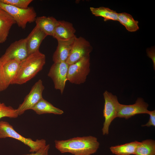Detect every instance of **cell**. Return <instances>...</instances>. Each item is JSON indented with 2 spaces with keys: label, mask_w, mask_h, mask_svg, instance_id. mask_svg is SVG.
I'll return each mask as SVG.
<instances>
[{
  "label": "cell",
  "mask_w": 155,
  "mask_h": 155,
  "mask_svg": "<svg viewBox=\"0 0 155 155\" xmlns=\"http://www.w3.org/2000/svg\"><path fill=\"white\" fill-rule=\"evenodd\" d=\"M55 143L56 148L61 153L74 155H91L97 152L100 146L97 138L90 135L55 140Z\"/></svg>",
  "instance_id": "1"
},
{
  "label": "cell",
  "mask_w": 155,
  "mask_h": 155,
  "mask_svg": "<svg viewBox=\"0 0 155 155\" xmlns=\"http://www.w3.org/2000/svg\"><path fill=\"white\" fill-rule=\"evenodd\" d=\"M46 63L45 55L39 50L29 55L21 61L18 70L11 84H22L34 77L43 68Z\"/></svg>",
  "instance_id": "2"
},
{
  "label": "cell",
  "mask_w": 155,
  "mask_h": 155,
  "mask_svg": "<svg viewBox=\"0 0 155 155\" xmlns=\"http://www.w3.org/2000/svg\"><path fill=\"white\" fill-rule=\"evenodd\" d=\"M10 137L19 140L30 148L29 152H35L46 145L45 140L37 139L33 141L30 138L23 136L17 132L13 126L8 122L3 121H0V138Z\"/></svg>",
  "instance_id": "3"
},
{
  "label": "cell",
  "mask_w": 155,
  "mask_h": 155,
  "mask_svg": "<svg viewBox=\"0 0 155 155\" xmlns=\"http://www.w3.org/2000/svg\"><path fill=\"white\" fill-rule=\"evenodd\" d=\"M0 8L10 15L18 26L23 29L26 28L28 23L35 21L36 18V13L32 7L26 9L19 8L0 1Z\"/></svg>",
  "instance_id": "4"
},
{
  "label": "cell",
  "mask_w": 155,
  "mask_h": 155,
  "mask_svg": "<svg viewBox=\"0 0 155 155\" xmlns=\"http://www.w3.org/2000/svg\"><path fill=\"white\" fill-rule=\"evenodd\" d=\"M104 100L103 115L104 121L102 129L103 135L109 133V127L113 120L117 117L120 103L117 96L106 90L103 94Z\"/></svg>",
  "instance_id": "5"
},
{
  "label": "cell",
  "mask_w": 155,
  "mask_h": 155,
  "mask_svg": "<svg viewBox=\"0 0 155 155\" xmlns=\"http://www.w3.org/2000/svg\"><path fill=\"white\" fill-rule=\"evenodd\" d=\"M90 56L83 58L75 63L69 65L67 80L76 84L84 83L90 73Z\"/></svg>",
  "instance_id": "6"
},
{
  "label": "cell",
  "mask_w": 155,
  "mask_h": 155,
  "mask_svg": "<svg viewBox=\"0 0 155 155\" xmlns=\"http://www.w3.org/2000/svg\"><path fill=\"white\" fill-rule=\"evenodd\" d=\"M69 65L66 62L54 63L48 74L53 82L55 88L59 90L61 94L63 92L67 80Z\"/></svg>",
  "instance_id": "7"
},
{
  "label": "cell",
  "mask_w": 155,
  "mask_h": 155,
  "mask_svg": "<svg viewBox=\"0 0 155 155\" xmlns=\"http://www.w3.org/2000/svg\"><path fill=\"white\" fill-rule=\"evenodd\" d=\"M92 47L89 42L82 37L75 38L69 55L66 62L69 65L73 64L83 58L90 56Z\"/></svg>",
  "instance_id": "8"
},
{
  "label": "cell",
  "mask_w": 155,
  "mask_h": 155,
  "mask_svg": "<svg viewBox=\"0 0 155 155\" xmlns=\"http://www.w3.org/2000/svg\"><path fill=\"white\" fill-rule=\"evenodd\" d=\"M44 87L41 80H38L33 86L23 102L17 109L18 115L23 114L26 110L32 108L43 97L42 94Z\"/></svg>",
  "instance_id": "9"
},
{
  "label": "cell",
  "mask_w": 155,
  "mask_h": 155,
  "mask_svg": "<svg viewBox=\"0 0 155 155\" xmlns=\"http://www.w3.org/2000/svg\"><path fill=\"white\" fill-rule=\"evenodd\" d=\"M26 38L12 43L1 57L2 64L13 59L21 61L28 55L26 46Z\"/></svg>",
  "instance_id": "10"
},
{
  "label": "cell",
  "mask_w": 155,
  "mask_h": 155,
  "mask_svg": "<svg viewBox=\"0 0 155 155\" xmlns=\"http://www.w3.org/2000/svg\"><path fill=\"white\" fill-rule=\"evenodd\" d=\"M148 104L141 98H138L132 104H120L117 117L128 119L135 115L140 114H148Z\"/></svg>",
  "instance_id": "11"
},
{
  "label": "cell",
  "mask_w": 155,
  "mask_h": 155,
  "mask_svg": "<svg viewBox=\"0 0 155 155\" xmlns=\"http://www.w3.org/2000/svg\"><path fill=\"white\" fill-rule=\"evenodd\" d=\"M73 24L64 20L58 21L52 36L57 40H67L76 37Z\"/></svg>",
  "instance_id": "12"
},
{
  "label": "cell",
  "mask_w": 155,
  "mask_h": 155,
  "mask_svg": "<svg viewBox=\"0 0 155 155\" xmlns=\"http://www.w3.org/2000/svg\"><path fill=\"white\" fill-rule=\"evenodd\" d=\"M47 36L38 26L36 25L26 38L28 55L39 50L41 43Z\"/></svg>",
  "instance_id": "13"
},
{
  "label": "cell",
  "mask_w": 155,
  "mask_h": 155,
  "mask_svg": "<svg viewBox=\"0 0 155 155\" xmlns=\"http://www.w3.org/2000/svg\"><path fill=\"white\" fill-rule=\"evenodd\" d=\"M76 37L67 40H57L58 45L52 57L54 63L66 61Z\"/></svg>",
  "instance_id": "14"
},
{
  "label": "cell",
  "mask_w": 155,
  "mask_h": 155,
  "mask_svg": "<svg viewBox=\"0 0 155 155\" xmlns=\"http://www.w3.org/2000/svg\"><path fill=\"white\" fill-rule=\"evenodd\" d=\"M16 23L10 15L2 9L0 10V44L6 41L11 27Z\"/></svg>",
  "instance_id": "15"
},
{
  "label": "cell",
  "mask_w": 155,
  "mask_h": 155,
  "mask_svg": "<svg viewBox=\"0 0 155 155\" xmlns=\"http://www.w3.org/2000/svg\"><path fill=\"white\" fill-rule=\"evenodd\" d=\"M35 22L36 25L47 36H52L58 20L53 17L42 16L36 17Z\"/></svg>",
  "instance_id": "16"
},
{
  "label": "cell",
  "mask_w": 155,
  "mask_h": 155,
  "mask_svg": "<svg viewBox=\"0 0 155 155\" xmlns=\"http://www.w3.org/2000/svg\"><path fill=\"white\" fill-rule=\"evenodd\" d=\"M21 61L18 59H13L3 65V70L7 88L11 84L19 69Z\"/></svg>",
  "instance_id": "17"
},
{
  "label": "cell",
  "mask_w": 155,
  "mask_h": 155,
  "mask_svg": "<svg viewBox=\"0 0 155 155\" xmlns=\"http://www.w3.org/2000/svg\"><path fill=\"white\" fill-rule=\"evenodd\" d=\"M32 110L38 115L52 113L60 115L64 113L63 111L54 106L43 98L36 104Z\"/></svg>",
  "instance_id": "18"
},
{
  "label": "cell",
  "mask_w": 155,
  "mask_h": 155,
  "mask_svg": "<svg viewBox=\"0 0 155 155\" xmlns=\"http://www.w3.org/2000/svg\"><path fill=\"white\" fill-rule=\"evenodd\" d=\"M134 155H155V141L152 139L138 142L136 148Z\"/></svg>",
  "instance_id": "19"
},
{
  "label": "cell",
  "mask_w": 155,
  "mask_h": 155,
  "mask_svg": "<svg viewBox=\"0 0 155 155\" xmlns=\"http://www.w3.org/2000/svg\"><path fill=\"white\" fill-rule=\"evenodd\" d=\"M90 9L92 14L96 16L103 18L104 21L108 20L118 21V13L108 8L104 7L98 8L91 7Z\"/></svg>",
  "instance_id": "20"
},
{
  "label": "cell",
  "mask_w": 155,
  "mask_h": 155,
  "mask_svg": "<svg viewBox=\"0 0 155 155\" xmlns=\"http://www.w3.org/2000/svg\"><path fill=\"white\" fill-rule=\"evenodd\" d=\"M118 21L129 32H135L139 29L138 22L135 20L129 14L125 12L118 13Z\"/></svg>",
  "instance_id": "21"
},
{
  "label": "cell",
  "mask_w": 155,
  "mask_h": 155,
  "mask_svg": "<svg viewBox=\"0 0 155 155\" xmlns=\"http://www.w3.org/2000/svg\"><path fill=\"white\" fill-rule=\"evenodd\" d=\"M138 142L135 141L123 145L111 146L110 150L113 154L116 155L134 154Z\"/></svg>",
  "instance_id": "22"
},
{
  "label": "cell",
  "mask_w": 155,
  "mask_h": 155,
  "mask_svg": "<svg viewBox=\"0 0 155 155\" xmlns=\"http://www.w3.org/2000/svg\"><path fill=\"white\" fill-rule=\"evenodd\" d=\"M18 115L17 109L10 106H7L4 103L0 102V119L4 117L15 118Z\"/></svg>",
  "instance_id": "23"
},
{
  "label": "cell",
  "mask_w": 155,
  "mask_h": 155,
  "mask_svg": "<svg viewBox=\"0 0 155 155\" xmlns=\"http://www.w3.org/2000/svg\"><path fill=\"white\" fill-rule=\"evenodd\" d=\"M32 0H0L3 3L16 7L26 9Z\"/></svg>",
  "instance_id": "24"
},
{
  "label": "cell",
  "mask_w": 155,
  "mask_h": 155,
  "mask_svg": "<svg viewBox=\"0 0 155 155\" xmlns=\"http://www.w3.org/2000/svg\"><path fill=\"white\" fill-rule=\"evenodd\" d=\"M7 88L6 86L3 65L0 57V92L4 91Z\"/></svg>",
  "instance_id": "25"
},
{
  "label": "cell",
  "mask_w": 155,
  "mask_h": 155,
  "mask_svg": "<svg viewBox=\"0 0 155 155\" xmlns=\"http://www.w3.org/2000/svg\"><path fill=\"white\" fill-rule=\"evenodd\" d=\"M50 147V145H46L35 153L30 154H24L23 155H49V151Z\"/></svg>",
  "instance_id": "26"
},
{
  "label": "cell",
  "mask_w": 155,
  "mask_h": 155,
  "mask_svg": "<svg viewBox=\"0 0 155 155\" xmlns=\"http://www.w3.org/2000/svg\"><path fill=\"white\" fill-rule=\"evenodd\" d=\"M147 56L150 58L153 63V67L154 70H155V46H152L148 48L146 50Z\"/></svg>",
  "instance_id": "27"
},
{
  "label": "cell",
  "mask_w": 155,
  "mask_h": 155,
  "mask_svg": "<svg viewBox=\"0 0 155 155\" xmlns=\"http://www.w3.org/2000/svg\"><path fill=\"white\" fill-rule=\"evenodd\" d=\"M148 114L150 115V118L148 122L145 125H143L142 126L148 127L151 126H155V110L149 111Z\"/></svg>",
  "instance_id": "28"
},
{
  "label": "cell",
  "mask_w": 155,
  "mask_h": 155,
  "mask_svg": "<svg viewBox=\"0 0 155 155\" xmlns=\"http://www.w3.org/2000/svg\"><path fill=\"white\" fill-rule=\"evenodd\" d=\"M1 9L0 8V10Z\"/></svg>",
  "instance_id": "29"
}]
</instances>
